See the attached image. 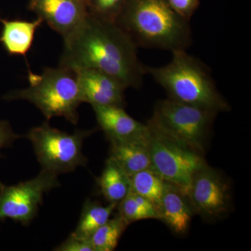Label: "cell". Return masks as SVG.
Returning <instances> with one entry per match:
<instances>
[{"label": "cell", "mask_w": 251, "mask_h": 251, "mask_svg": "<svg viewBox=\"0 0 251 251\" xmlns=\"http://www.w3.org/2000/svg\"><path fill=\"white\" fill-rule=\"evenodd\" d=\"M63 40L59 66L74 71L98 69L116 77L127 88L143 85L146 67L138 58V46L116 23L89 14Z\"/></svg>", "instance_id": "6da1fadb"}, {"label": "cell", "mask_w": 251, "mask_h": 251, "mask_svg": "<svg viewBox=\"0 0 251 251\" xmlns=\"http://www.w3.org/2000/svg\"><path fill=\"white\" fill-rule=\"evenodd\" d=\"M117 25L137 46L186 50L192 42L189 21L176 14L167 0H127Z\"/></svg>", "instance_id": "7a4b0ae2"}, {"label": "cell", "mask_w": 251, "mask_h": 251, "mask_svg": "<svg viewBox=\"0 0 251 251\" xmlns=\"http://www.w3.org/2000/svg\"><path fill=\"white\" fill-rule=\"evenodd\" d=\"M172 54L171 62L166 65L146 67V74L163 87L168 99L217 113L230 110L204 63L184 50Z\"/></svg>", "instance_id": "3957f363"}, {"label": "cell", "mask_w": 251, "mask_h": 251, "mask_svg": "<svg viewBox=\"0 0 251 251\" xmlns=\"http://www.w3.org/2000/svg\"><path fill=\"white\" fill-rule=\"evenodd\" d=\"M29 87L6 94V100H25L34 104L50 120L64 117L73 125L79 120L77 108L82 101L76 73L69 68L46 67L40 74L29 71Z\"/></svg>", "instance_id": "277c9868"}, {"label": "cell", "mask_w": 251, "mask_h": 251, "mask_svg": "<svg viewBox=\"0 0 251 251\" xmlns=\"http://www.w3.org/2000/svg\"><path fill=\"white\" fill-rule=\"evenodd\" d=\"M217 114L168 98L157 102L147 125L167 138L204 155Z\"/></svg>", "instance_id": "5b68a950"}, {"label": "cell", "mask_w": 251, "mask_h": 251, "mask_svg": "<svg viewBox=\"0 0 251 251\" xmlns=\"http://www.w3.org/2000/svg\"><path fill=\"white\" fill-rule=\"evenodd\" d=\"M94 130H77L70 134L45 122L31 128L26 138L32 144L42 170L58 175L86 166L87 158L82 153V146L84 140Z\"/></svg>", "instance_id": "8992f818"}, {"label": "cell", "mask_w": 251, "mask_h": 251, "mask_svg": "<svg viewBox=\"0 0 251 251\" xmlns=\"http://www.w3.org/2000/svg\"><path fill=\"white\" fill-rule=\"evenodd\" d=\"M150 129V169L187 194L195 174L206 164L204 155Z\"/></svg>", "instance_id": "52a82bcc"}, {"label": "cell", "mask_w": 251, "mask_h": 251, "mask_svg": "<svg viewBox=\"0 0 251 251\" xmlns=\"http://www.w3.org/2000/svg\"><path fill=\"white\" fill-rule=\"evenodd\" d=\"M57 176L42 170L34 179L14 186L0 181V222L9 219L29 226L37 215L44 193L60 185Z\"/></svg>", "instance_id": "ba28073f"}, {"label": "cell", "mask_w": 251, "mask_h": 251, "mask_svg": "<svg viewBox=\"0 0 251 251\" xmlns=\"http://www.w3.org/2000/svg\"><path fill=\"white\" fill-rule=\"evenodd\" d=\"M186 195L195 214L208 222L222 219L232 209L230 182L207 163L195 174Z\"/></svg>", "instance_id": "9c48e42d"}, {"label": "cell", "mask_w": 251, "mask_h": 251, "mask_svg": "<svg viewBox=\"0 0 251 251\" xmlns=\"http://www.w3.org/2000/svg\"><path fill=\"white\" fill-rule=\"evenodd\" d=\"M28 9L63 39L78 27L89 15L85 0H29Z\"/></svg>", "instance_id": "30bf717a"}, {"label": "cell", "mask_w": 251, "mask_h": 251, "mask_svg": "<svg viewBox=\"0 0 251 251\" xmlns=\"http://www.w3.org/2000/svg\"><path fill=\"white\" fill-rule=\"evenodd\" d=\"M75 72L83 103L125 106L127 87L121 81L98 69H82Z\"/></svg>", "instance_id": "8fae6325"}, {"label": "cell", "mask_w": 251, "mask_h": 251, "mask_svg": "<svg viewBox=\"0 0 251 251\" xmlns=\"http://www.w3.org/2000/svg\"><path fill=\"white\" fill-rule=\"evenodd\" d=\"M97 123L109 141H123L150 135L148 125L137 121L124 107L92 105Z\"/></svg>", "instance_id": "7c38bea8"}, {"label": "cell", "mask_w": 251, "mask_h": 251, "mask_svg": "<svg viewBox=\"0 0 251 251\" xmlns=\"http://www.w3.org/2000/svg\"><path fill=\"white\" fill-rule=\"evenodd\" d=\"M158 214L160 221L179 236L187 234L196 215L187 195L167 181L158 206Z\"/></svg>", "instance_id": "4fadbf2b"}, {"label": "cell", "mask_w": 251, "mask_h": 251, "mask_svg": "<svg viewBox=\"0 0 251 251\" xmlns=\"http://www.w3.org/2000/svg\"><path fill=\"white\" fill-rule=\"evenodd\" d=\"M110 143V156L128 176L150 168V133L143 138Z\"/></svg>", "instance_id": "5bb4252c"}, {"label": "cell", "mask_w": 251, "mask_h": 251, "mask_svg": "<svg viewBox=\"0 0 251 251\" xmlns=\"http://www.w3.org/2000/svg\"><path fill=\"white\" fill-rule=\"evenodd\" d=\"M0 23L3 25L0 44L5 50L11 55L25 57L32 46L36 30L44 22L39 18L33 21H9L0 17Z\"/></svg>", "instance_id": "9a60e30c"}, {"label": "cell", "mask_w": 251, "mask_h": 251, "mask_svg": "<svg viewBox=\"0 0 251 251\" xmlns=\"http://www.w3.org/2000/svg\"><path fill=\"white\" fill-rule=\"evenodd\" d=\"M97 184L99 192L108 203L118 204L130 192V176L110 156Z\"/></svg>", "instance_id": "2e32d148"}, {"label": "cell", "mask_w": 251, "mask_h": 251, "mask_svg": "<svg viewBox=\"0 0 251 251\" xmlns=\"http://www.w3.org/2000/svg\"><path fill=\"white\" fill-rule=\"evenodd\" d=\"M117 206L116 203H108L106 205H103L97 201L87 199L74 233L79 237L90 239L92 234L110 219Z\"/></svg>", "instance_id": "e0dca14e"}, {"label": "cell", "mask_w": 251, "mask_h": 251, "mask_svg": "<svg viewBox=\"0 0 251 251\" xmlns=\"http://www.w3.org/2000/svg\"><path fill=\"white\" fill-rule=\"evenodd\" d=\"M118 214L128 224L146 219H158L159 214L156 206L147 198L130 192L117 204Z\"/></svg>", "instance_id": "ac0fdd59"}, {"label": "cell", "mask_w": 251, "mask_h": 251, "mask_svg": "<svg viewBox=\"0 0 251 251\" xmlns=\"http://www.w3.org/2000/svg\"><path fill=\"white\" fill-rule=\"evenodd\" d=\"M130 191L147 198L158 211L166 181L152 170H143L130 176Z\"/></svg>", "instance_id": "d6986e66"}, {"label": "cell", "mask_w": 251, "mask_h": 251, "mask_svg": "<svg viewBox=\"0 0 251 251\" xmlns=\"http://www.w3.org/2000/svg\"><path fill=\"white\" fill-rule=\"evenodd\" d=\"M128 226L129 224L118 214L109 219L90 237L94 251H115Z\"/></svg>", "instance_id": "ffe728a7"}, {"label": "cell", "mask_w": 251, "mask_h": 251, "mask_svg": "<svg viewBox=\"0 0 251 251\" xmlns=\"http://www.w3.org/2000/svg\"><path fill=\"white\" fill-rule=\"evenodd\" d=\"M89 14L94 18L116 22L127 0H85Z\"/></svg>", "instance_id": "44dd1931"}, {"label": "cell", "mask_w": 251, "mask_h": 251, "mask_svg": "<svg viewBox=\"0 0 251 251\" xmlns=\"http://www.w3.org/2000/svg\"><path fill=\"white\" fill-rule=\"evenodd\" d=\"M56 251H94L90 239L79 237L75 233L71 235L54 249Z\"/></svg>", "instance_id": "7402d4cb"}, {"label": "cell", "mask_w": 251, "mask_h": 251, "mask_svg": "<svg viewBox=\"0 0 251 251\" xmlns=\"http://www.w3.org/2000/svg\"><path fill=\"white\" fill-rule=\"evenodd\" d=\"M175 12L189 21L198 9L200 0H167Z\"/></svg>", "instance_id": "603a6c76"}, {"label": "cell", "mask_w": 251, "mask_h": 251, "mask_svg": "<svg viewBox=\"0 0 251 251\" xmlns=\"http://www.w3.org/2000/svg\"><path fill=\"white\" fill-rule=\"evenodd\" d=\"M19 138L20 135L14 133L9 122L0 120V150L11 146L15 140ZM1 157L0 153V158Z\"/></svg>", "instance_id": "cb8c5ba5"}]
</instances>
